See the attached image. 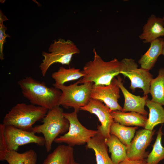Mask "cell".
<instances>
[{"label":"cell","mask_w":164,"mask_h":164,"mask_svg":"<svg viewBox=\"0 0 164 164\" xmlns=\"http://www.w3.org/2000/svg\"><path fill=\"white\" fill-rule=\"evenodd\" d=\"M49 53L42 52L43 59L39 68L43 77L49 68L54 63L69 65L73 56L80 53V51L77 46L71 40L59 39L54 40L48 49Z\"/></svg>","instance_id":"5b68a950"},{"label":"cell","mask_w":164,"mask_h":164,"mask_svg":"<svg viewBox=\"0 0 164 164\" xmlns=\"http://www.w3.org/2000/svg\"><path fill=\"white\" fill-rule=\"evenodd\" d=\"M111 114L114 121L128 127L135 126L144 128L148 119L146 116L133 111L127 112L115 110L111 111Z\"/></svg>","instance_id":"ac0fdd59"},{"label":"cell","mask_w":164,"mask_h":164,"mask_svg":"<svg viewBox=\"0 0 164 164\" xmlns=\"http://www.w3.org/2000/svg\"><path fill=\"white\" fill-rule=\"evenodd\" d=\"M164 38H159L150 43L147 51L138 61L141 68L149 70L154 67L159 56L162 55Z\"/></svg>","instance_id":"2e32d148"},{"label":"cell","mask_w":164,"mask_h":164,"mask_svg":"<svg viewBox=\"0 0 164 164\" xmlns=\"http://www.w3.org/2000/svg\"><path fill=\"white\" fill-rule=\"evenodd\" d=\"M120 88L112 80L108 85H95L94 84L90 97L104 102L111 111H121L122 108L118 103L120 97Z\"/></svg>","instance_id":"8fae6325"},{"label":"cell","mask_w":164,"mask_h":164,"mask_svg":"<svg viewBox=\"0 0 164 164\" xmlns=\"http://www.w3.org/2000/svg\"><path fill=\"white\" fill-rule=\"evenodd\" d=\"M5 126L0 124V160L3 161L5 155L8 150L7 145L4 135Z\"/></svg>","instance_id":"4316f807"},{"label":"cell","mask_w":164,"mask_h":164,"mask_svg":"<svg viewBox=\"0 0 164 164\" xmlns=\"http://www.w3.org/2000/svg\"><path fill=\"white\" fill-rule=\"evenodd\" d=\"M149 93L152 101L164 106V67L159 69L157 77L151 81Z\"/></svg>","instance_id":"603a6c76"},{"label":"cell","mask_w":164,"mask_h":164,"mask_svg":"<svg viewBox=\"0 0 164 164\" xmlns=\"http://www.w3.org/2000/svg\"><path fill=\"white\" fill-rule=\"evenodd\" d=\"M4 135L9 151H17L19 146L30 143L40 146L45 145L43 137L37 136L32 131L23 130L12 126H5Z\"/></svg>","instance_id":"9c48e42d"},{"label":"cell","mask_w":164,"mask_h":164,"mask_svg":"<svg viewBox=\"0 0 164 164\" xmlns=\"http://www.w3.org/2000/svg\"><path fill=\"white\" fill-rule=\"evenodd\" d=\"M48 110L46 108L25 103H19L13 107L4 116L3 124L23 130L32 131L33 125L43 119Z\"/></svg>","instance_id":"3957f363"},{"label":"cell","mask_w":164,"mask_h":164,"mask_svg":"<svg viewBox=\"0 0 164 164\" xmlns=\"http://www.w3.org/2000/svg\"><path fill=\"white\" fill-rule=\"evenodd\" d=\"M119 164H148L146 159H127Z\"/></svg>","instance_id":"83f0119b"},{"label":"cell","mask_w":164,"mask_h":164,"mask_svg":"<svg viewBox=\"0 0 164 164\" xmlns=\"http://www.w3.org/2000/svg\"><path fill=\"white\" fill-rule=\"evenodd\" d=\"M155 131L144 128L136 132L134 138L127 147L128 159H139L147 158L149 154L146 150L152 140Z\"/></svg>","instance_id":"7c38bea8"},{"label":"cell","mask_w":164,"mask_h":164,"mask_svg":"<svg viewBox=\"0 0 164 164\" xmlns=\"http://www.w3.org/2000/svg\"><path fill=\"white\" fill-rule=\"evenodd\" d=\"M23 96L31 104L50 110L58 106L61 91L53 87H48L45 83L26 77L18 82Z\"/></svg>","instance_id":"7a4b0ae2"},{"label":"cell","mask_w":164,"mask_h":164,"mask_svg":"<svg viewBox=\"0 0 164 164\" xmlns=\"http://www.w3.org/2000/svg\"><path fill=\"white\" fill-rule=\"evenodd\" d=\"M84 76L79 69L74 67L66 69L60 67L57 71L52 73L51 76L55 84L63 85L66 82L78 79Z\"/></svg>","instance_id":"cb8c5ba5"},{"label":"cell","mask_w":164,"mask_h":164,"mask_svg":"<svg viewBox=\"0 0 164 164\" xmlns=\"http://www.w3.org/2000/svg\"><path fill=\"white\" fill-rule=\"evenodd\" d=\"M42 164H80L74 159L72 147L61 145L47 156Z\"/></svg>","instance_id":"9a60e30c"},{"label":"cell","mask_w":164,"mask_h":164,"mask_svg":"<svg viewBox=\"0 0 164 164\" xmlns=\"http://www.w3.org/2000/svg\"><path fill=\"white\" fill-rule=\"evenodd\" d=\"M162 128V125L159 128L152 149L146 159L148 164H158L164 159V147L161 143Z\"/></svg>","instance_id":"d4e9b609"},{"label":"cell","mask_w":164,"mask_h":164,"mask_svg":"<svg viewBox=\"0 0 164 164\" xmlns=\"http://www.w3.org/2000/svg\"><path fill=\"white\" fill-rule=\"evenodd\" d=\"M77 112L63 113L64 116L69 121L70 125L67 132L57 138L54 142L56 143H64L73 147L83 145L87 142L98 133L97 130L87 128L79 121Z\"/></svg>","instance_id":"52a82bcc"},{"label":"cell","mask_w":164,"mask_h":164,"mask_svg":"<svg viewBox=\"0 0 164 164\" xmlns=\"http://www.w3.org/2000/svg\"><path fill=\"white\" fill-rule=\"evenodd\" d=\"M122 68L120 73L128 78L131 82L130 88L134 92L137 88H141L144 95L149 93L150 83L153 79L149 71L138 68L135 60L131 58H124L121 61Z\"/></svg>","instance_id":"ba28073f"},{"label":"cell","mask_w":164,"mask_h":164,"mask_svg":"<svg viewBox=\"0 0 164 164\" xmlns=\"http://www.w3.org/2000/svg\"><path fill=\"white\" fill-rule=\"evenodd\" d=\"M87 144L86 148L94 151L97 164H114L108 155L105 138L98 132Z\"/></svg>","instance_id":"e0dca14e"},{"label":"cell","mask_w":164,"mask_h":164,"mask_svg":"<svg viewBox=\"0 0 164 164\" xmlns=\"http://www.w3.org/2000/svg\"><path fill=\"white\" fill-rule=\"evenodd\" d=\"M117 84L121 90L125 98V102L121 111L135 112L145 116L148 113L145 109L148 95L140 96L134 95L130 92L125 87L122 79L120 76H118L117 79H113Z\"/></svg>","instance_id":"4fadbf2b"},{"label":"cell","mask_w":164,"mask_h":164,"mask_svg":"<svg viewBox=\"0 0 164 164\" xmlns=\"http://www.w3.org/2000/svg\"><path fill=\"white\" fill-rule=\"evenodd\" d=\"M62 108L57 106L49 110L43 119V124L33 127L32 131L36 133H42L43 135L47 152H50L52 143L60 134L68 132L70 124L63 116Z\"/></svg>","instance_id":"277c9868"},{"label":"cell","mask_w":164,"mask_h":164,"mask_svg":"<svg viewBox=\"0 0 164 164\" xmlns=\"http://www.w3.org/2000/svg\"><path fill=\"white\" fill-rule=\"evenodd\" d=\"M8 19L3 14L2 11H0V59L1 60H4L3 53L4 44L6 41V38L10 36L5 33L7 28L3 24V22Z\"/></svg>","instance_id":"484cf974"},{"label":"cell","mask_w":164,"mask_h":164,"mask_svg":"<svg viewBox=\"0 0 164 164\" xmlns=\"http://www.w3.org/2000/svg\"><path fill=\"white\" fill-rule=\"evenodd\" d=\"M162 19H163V21H164V16H163V18H162Z\"/></svg>","instance_id":"f546056e"},{"label":"cell","mask_w":164,"mask_h":164,"mask_svg":"<svg viewBox=\"0 0 164 164\" xmlns=\"http://www.w3.org/2000/svg\"><path fill=\"white\" fill-rule=\"evenodd\" d=\"M88 82L78 85L77 82L68 86L54 84L53 86L61 91L58 106L64 108H73L78 112L81 107L86 105L91 98V89L94 84Z\"/></svg>","instance_id":"8992f818"},{"label":"cell","mask_w":164,"mask_h":164,"mask_svg":"<svg viewBox=\"0 0 164 164\" xmlns=\"http://www.w3.org/2000/svg\"><path fill=\"white\" fill-rule=\"evenodd\" d=\"M164 36V21L162 18L152 14L142 28V32L139 36L144 43Z\"/></svg>","instance_id":"5bb4252c"},{"label":"cell","mask_w":164,"mask_h":164,"mask_svg":"<svg viewBox=\"0 0 164 164\" xmlns=\"http://www.w3.org/2000/svg\"><path fill=\"white\" fill-rule=\"evenodd\" d=\"M146 106L149 109V113L144 128L153 131L157 125L164 123V108L161 104L148 99Z\"/></svg>","instance_id":"ffe728a7"},{"label":"cell","mask_w":164,"mask_h":164,"mask_svg":"<svg viewBox=\"0 0 164 164\" xmlns=\"http://www.w3.org/2000/svg\"><path fill=\"white\" fill-rule=\"evenodd\" d=\"M105 142L111 153V159L114 164H119L128 159L126 150L127 146L123 144L115 136L111 135L105 139Z\"/></svg>","instance_id":"d6986e66"},{"label":"cell","mask_w":164,"mask_h":164,"mask_svg":"<svg viewBox=\"0 0 164 164\" xmlns=\"http://www.w3.org/2000/svg\"><path fill=\"white\" fill-rule=\"evenodd\" d=\"M162 55L164 56V38L163 43V50H162Z\"/></svg>","instance_id":"f1b7e54d"},{"label":"cell","mask_w":164,"mask_h":164,"mask_svg":"<svg viewBox=\"0 0 164 164\" xmlns=\"http://www.w3.org/2000/svg\"><path fill=\"white\" fill-rule=\"evenodd\" d=\"M94 58L87 62L81 72L84 76L77 82L78 84L93 83L95 85H108L121 71L122 63L117 59L108 62L104 61L94 49Z\"/></svg>","instance_id":"6da1fadb"},{"label":"cell","mask_w":164,"mask_h":164,"mask_svg":"<svg viewBox=\"0 0 164 164\" xmlns=\"http://www.w3.org/2000/svg\"><path fill=\"white\" fill-rule=\"evenodd\" d=\"M80 110L96 115L101 124L97 127L98 132L105 139L109 137L110 127L114 121L108 107L99 100L91 98L88 104Z\"/></svg>","instance_id":"30bf717a"},{"label":"cell","mask_w":164,"mask_h":164,"mask_svg":"<svg viewBox=\"0 0 164 164\" xmlns=\"http://www.w3.org/2000/svg\"><path fill=\"white\" fill-rule=\"evenodd\" d=\"M138 128L136 126H126L114 121L110 127V134L115 136L123 144L128 147Z\"/></svg>","instance_id":"7402d4cb"},{"label":"cell","mask_w":164,"mask_h":164,"mask_svg":"<svg viewBox=\"0 0 164 164\" xmlns=\"http://www.w3.org/2000/svg\"><path fill=\"white\" fill-rule=\"evenodd\" d=\"M9 164H36L37 155L33 149L20 153L17 151L8 150L3 159Z\"/></svg>","instance_id":"44dd1931"}]
</instances>
